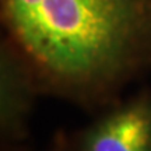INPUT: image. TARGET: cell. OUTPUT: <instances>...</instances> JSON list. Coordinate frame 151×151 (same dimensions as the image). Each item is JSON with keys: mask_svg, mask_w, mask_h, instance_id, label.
Wrapping results in <instances>:
<instances>
[{"mask_svg": "<svg viewBox=\"0 0 151 151\" xmlns=\"http://www.w3.org/2000/svg\"><path fill=\"white\" fill-rule=\"evenodd\" d=\"M38 87L31 71L10 43L1 48V130L7 137H18L32 94Z\"/></svg>", "mask_w": 151, "mask_h": 151, "instance_id": "3957f363", "label": "cell"}, {"mask_svg": "<svg viewBox=\"0 0 151 151\" xmlns=\"http://www.w3.org/2000/svg\"><path fill=\"white\" fill-rule=\"evenodd\" d=\"M77 151H151V98L115 108L83 133Z\"/></svg>", "mask_w": 151, "mask_h": 151, "instance_id": "7a4b0ae2", "label": "cell"}, {"mask_svg": "<svg viewBox=\"0 0 151 151\" xmlns=\"http://www.w3.org/2000/svg\"><path fill=\"white\" fill-rule=\"evenodd\" d=\"M1 18L38 88L76 101L151 66V0H1Z\"/></svg>", "mask_w": 151, "mask_h": 151, "instance_id": "6da1fadb", "label": "cell"}, {"mask_svg": "<svg viewBox=\"0 0 151 151\" xmlns=\"http://www.w3.org/2000/svg\"><path fill=\"white\" fill-rule=\"evenodd\" d=\"M55 151H69V150H67V146H65V144L62 143L60 146L56 147V150H55Z\"/></svg>", "mask_w": 151, "mask_h": 151, "instance_id": "277c9868", "label": "cell"}]
</instances>
